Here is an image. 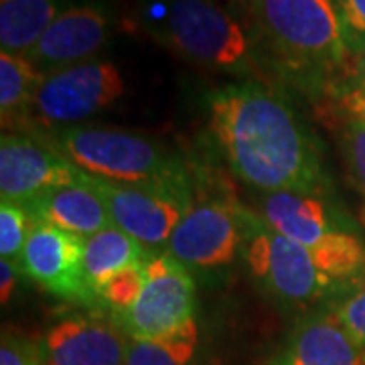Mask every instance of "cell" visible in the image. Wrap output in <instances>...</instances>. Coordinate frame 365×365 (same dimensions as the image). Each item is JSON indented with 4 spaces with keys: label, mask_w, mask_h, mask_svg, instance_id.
<instances>
[{
    "label": "cell",
    "mask_w": 365,
    "mask_h": 365,
    "mask_svg": "<svg viewBox=\"0 0 365 365\" xmlns=\"http://www.w3.org/2000/svg\"><path fill=\"white\" fill-rule=\"evenodd\" d=\"M209 128L230 169L266 193L317 195L323 167L294 110L258 83H234L209 100Z\"/></svg>",
    "instance_id": "obj_1"
},
{
    "label": "cell",
    "mask_w": 365,
    "mask_h": 365,
    "mask_svg": "<svg viewBox=\"0 0 365 365\" xmlns=\"http://www.w3.org/2000/svg\"><path fill=\"white\" fill-rule=\"evenodd\" d=\"M258 39L290 69L327 71L351 49L335 0H234Z\"/></svg>",
    "instance_id": "obj_2"
},
{
    "label": "cell",
    "mask_w": 365,
    "mask_h": 365,
    "mask_svg": "<svg viewBox=\"0 0 365 365\" xmlns=\"http://www.w3.org/2000/svg\"><path fill=\"white\" fill-rule=\"evenodd\" d=\"M55 146L91 177L157 187L189 197L187 170L181 160L144 134L120 128L69 126L57 130Z\"/></svg>",
    "instance_id": "obj_3"
},
{
    "label": "cell",
    "mask_w": 365,
    "mask_h": 365,
    "mask_svg": "<svg viewBox=\"0 0 365 365\" xmlns=\"http://www.w3.org/2000/svg\"><path fill=\"white\" fill-rule=\"evenodd\" d=\"M143 25L170 51L201 67L242 71L250 66L244 26L213 0H150Z\"/></svg>",
    "instance_id": "obj_4"
},
{
    "label": "cell",
    "mask_w": 365,
    "mask_h": 365,
    "mask_svg": "<svg viewBox=\"0 0 365 365\" xmlns=\"http://www.w3.org/2000/svg\"><path fill=\"white\" fill-rule=\"evenodd\" d=\"M197 288L187 266L169 252L146 264L143 292L128 311L114 314L128 339L155 341L169 337L195 321Z\"/></svg>",
    "instance_id": "obj_5"
},
{
    "label": "cell",
    "mask_w": 365,
    "mask_h": 365,
    "mask_svg": "<svg viewBox=\"0 0 365 365\" xmlns=\"http://www.w3.org/2000/svg\"><path fill=\"white\" fill-rule=\"evenodd\" d=\"M124 93L118 67L91 59L43 76L33 106V120L47 128H69L116 104Z\"/></svg>",
    "instance_id": "obj_6"
},
{
    "label": "cell",
    "mask_w": 365,
    "mask_h": 365,
    "mask_svg": "<svg viewBox=\"0 0 365 365\" xmlns=\"http://www.w3.org/2000/svg\"><path fill=\"white\" fill-rule=\"evenodd\" d=\"M88 179L104 199L112 225L138 240L146 250L167 244L182 215L193 207L191 197L167 189L112 182L91 175Z\"/></svg>",
    "instance_id": "obj_7"
},
{
    "label": "cell",
    "mask_w": 365,
    "mask_h": 365,
    "mask_svg": "<svg viewBox=\"0 0 365 365\" xmlns=\"http://www.w3.org/2000/svg\"><path fill=\"white\" fill-rule=\"evenodd\" d=\"M246 262L270 294L292 304L313 302L333 284L319 270L311 250L268 227L250 240Z\"/></svg>",
    "instance_id": "obj_8"
},
{
    "label": "cell",
    "mask_w": 365,
    "mask_h": 365,
    "mask_svg": "<svg viewBox=\"0 0 365 365\" xmlns=\"http://www.w3.org/2000/svg\"><path fill=\"white\" fill-rule=\"evenodd\" d=\"M21 268L55 297L79 302L96 299L83 276V237L51 223L33 222Z\"/></svg>",
    "instance_id": "obj_9"
},
{
    "label": "cell",
    "mask_w": 365,
    "mask_h": 365,
    "mask_svg": "<svg viewBox=\"0 0 365 365\" xmlns=\"http://www.w3.org/2000/svg\"><path fill=\"white\" fill-rule=\"evenodd\" d=\"M83 170L59 150H51L25 134L4 132L0 138V195L25 205L53 187L79 181Z\"/></svg>",
    "instance_id": "obj_10"
},
{
    "label": "cell",
    "mask_w": 365,
    "mask_h": 365,
    "mask_svg": "<svg viewBox=\"0 0 365 365\" xmlns=\"http://www.w3.org/2000/svg\"><path fill=\"white\" fill-rule=\"evenodd\" d=\"M240 242L242 223L235 205L205 201L182 215L167 242V252L191 268H217L234 260Z\"/></svg>",
    "instance_id": "obj_11"
},
{
    "label": "cell",
    "mask_w": 365,
    "mask_h": 365,
    "mask_svg": "<svg viewBox=\"0 0 365 365\" xmlns=\"http://www.w3.org/2000/svg\"><path fill=\"white\" fill-rule=\"evenodd\" d=\"M110 33L112 16L102 4L88 2L69 6L53 21L25 59L41 76H47L91 61V57L108 43Z\"/></svg>",
    "instance_id": "obj_12"
},
{
    "label": "cell",
    "mask_w": 365,
    "mask_h": 365,
    "mask_svg": "<svg viewBox=\"0 0 365 365\" xmlns=\"http://www.w3.org/2000/svg\"><path fill=\"white\" fill-rule=\"evenodd\" d=\"M128 343L116 323L78 314L47 331L41 365H126Z\"/></svg>",
    "instance_id": "obj_13"
},
{
    "label": "cell",
    "mask_w": 365,
    "mask_h": 365,
    "mask_svg": "<svg viewBox=\"0 0 365 365\" xmlns=\"http://www.w3.org/2000/svg\"><path fill=\"white\" fill-rule=\"evenodd\" d=\"M23 207L31 222L51 223L83 240L112 225L104 199L93 189L86 170L79 181L53 187Z\"/></svg>",
    "instance_id": "obj_14"
},
{
    "label": "cell",
    "mask_w": 365,
    "mask_h": 365,
    "mask_svg": "<svg viewBox=\"0 0 365 365\" xmlns=\"http://www.w3.org/2000/svg\"><path fill=\"white\" fill-rule=\"evenodd\" d=\"M262 215L268 227L304 248L314 250L335 230L325 203L314 195L276 191L262 199Z\"/></svg>",
    "instance_id": "obj_15"
},
{
    "label": "cell",
    "mask_w": 365,
    "mask_h": 365,
    "mask_svg": "<svg viewBox=\"0 0 365 365\" xmlns=\"http://www.w3.org/2000/svg\"><path fill=\"white\" fill-rule=\"evenodd\" d=\"M288 365H365V349L335 317H311L292 337Z\"/></svg>",
    "instance_id": "obj_16"
},
{
    "label": "cell",
    "mask_w": 365,
    "mask_h": 365,
    "mask_svg": "<svg viewBox=\"0 0 365 365\" xmlns=\"http://www.w3.org/2000/svg\"><path fill=\"white\" fill-rule=\"evenodd\" d=\"M150 262L148 250L138 240L124 234L116 225H110L83 240V276L96 294L112 274L132 264Z\"/></svg>",
    "instance_id": "obj_17"
},
{
    "label": "cell",
    "mask_w": 365,
    "mask_h": 365,
    "mask_svg": "<svg viewBox=\"0 0 365 365\" xmlns=\"http://www.w3.org/2000/svg\"><path fill=\"white\" fill-rule=\"evenodd\" d=\"M59 14V0H0L2 53L29 57Z\"/></svg>",
    "instance_id": "obj_18"
},
{
    "label": "cell",
    "mask_w": 365,
    "mask_h": 365,
    "mask_svg": "<svg viewBox=\"0 0 365 365\" xmlns=\"http://www.w3.org/2000/svg\"><path fill=\"white\" fill-rule=\"evenodd\" d=\"M43 76L29 59L0 53V120L2 130L23 128L33 118L35 96Z\"/></svg>",
    "instance_id": "obj_19"
},
{
    "label": "cell",
    "mask_w": 365,
    "mask_h": 365,
    "mask_svg": "<svg viewBox=\"0 0 365 365\" xmlns=\"http://www.w3.org/2000/svg\"><path fill=\"white\" fill-rule=\"evenodd\" d=\"M197 349L195 321L169 337L128 343L126 365H193Z\"/></svg>",
    "instance_id": "obj_20"
},
{
    "label": "cell",
    "mask_w": 365,
    "mask_h": 365,
    "mask_svg": "<svg viewBox=\"0 0 365 365\" xmlns=\"http://www.w3.org/2000/svg\"><path fill=\"white\" fill-rule=\"evenodd\" d=\"M319 270L331 282L359 278L365 268V246L359 237L337 230L327 237L319 248L311 250Z\"/></svg>",
    "instance_id": "obj_21"
},
{
    "label": "cell",
    "mask_w": 365,
    "mask_h": 365,
    "mask_svg": "<svg viewBox=\"0 0 365 365\" xmlns=\"http://www.w3.org/2000/svg\"><path fill=\"white\" fill-rule=\"evenodd\" d=\"M146 264H132L128 268H122L120 272L112 274L96 292V297L104 300L112 314L124 313L136 302L146 282Z\"/></svg>",
    "instance_id": "obj_22"
},
{
    "label": "cell",
    "mask_w": 365,
    "mask_h": 365,
    "mask_svg": "<svg viewBox=\"0 0 365 365\" xmlns=\"http://www.w3.org/2000/svg\"><path fill=\"white\" fill-rule=\"evenodd\" d=\"M31 225L33 222L23 205L13 203V201L0 203V256L2 260L21 264Z\"/></svg>",
    "instance_id": "obj_23"
},
{
    "label": "cell",
    "mask_w": 365,
    "mask_h": 365,
    "mask_svg": "<svg viewBox=\"0 0 365 365\" xmlns=\"http://www.w3.org/2000/svg\"><path fill=\"white\" fill-rule=\"evenodd\" d=\"M341 148L345 165L349 169L353 185L365 199V120L359 116H353L341 136Z\"/></svg>",
    "instance_id": "obj_24"
},
{
    "label": "cell",
    "mask_w": 365,
    "mask_h": 365,
    "mask_svg": "<svg viewBox=\"0 0 365 365\" xmlns=\"http://www.w3.org/2000/svg\"><path fill=\"white\" fill-rule=\"evenodd\" d=\"M335 319L351 335L353 341L361 349H365V268L364 272L359 274V280L353 288L351 297H347L341 302Z\"/></svg>",
    "instance_id": "obj_25"
},
{
    "label": "cell",
    "mask_w": 365,
    "mask_h": 365,
    "mask_svg": "<svg viewBox=\"0 0 365 365\" xmlns=\"http://www.w3.org/2000/svg\"><path fill=\"white\" fill-rule=\"evenodd\" d=\"M0 365H41V347L14 333H2Z\"/></svg>",
    "instance_id": "obj_26"
},
{
    "label": "cell",
    "mask_w": 365,
    "mask_h": 365,
    "mask_svg": "<svg viewBox=\"0 0 365 365\" xmlns=\"http://www.w3.org/2000/svg\"><path fill=\"white\" fill-rule=\"evenodd\" d=\"M349 49L355 51L365 47V0H335Z\"/></svg>",
    "instance_id": "obj_27"
},
{
    "label": "cell",
    "mask_w": 365,
    "mask_h": 365,
    "mask_svg": "<svg viewBox=\"0 0 365 365\" xmlns=\"http://www.w3.org/2000/svg\"><path fill=\"white\" fill-rule=\"evenodd\" d=\"M19 274H23L21 264L11 260H0V300H2V304H6L13 297Z\"/></svg>",
    "instance_id": "obj_28"
},
{
    "label": "cell",
    "mask_w": 365,
    "mask_h": 365,
    "mask_svg": "<svg viewBox=\"0 0 365 365\" xmlns=\"http://www.w3.org/2000/svg\"><path fill=\"white\" fill-rule=\"evenodd\" d=\"M351 73L357 83V93H365V47L351 51Z\"/></svg>",
    "instance_id": "obj_29"
},
{
    "label": "cell",
    "mask_w": 365,
    "mask_h": 365,
    "mask_svg": "<svg viewBox=\"0 0 365 365\" xmlns=\"http://www.w3.org/2000/svg\"><path fill=\"white\" fill-rule=\"evenodd\" d=\"M349 108H351V112L355 116L364 118L365 120V93L353 91L351 96H349Z\"/></svg>",
    "instance_id": "obj_30"
}]
</instances>
